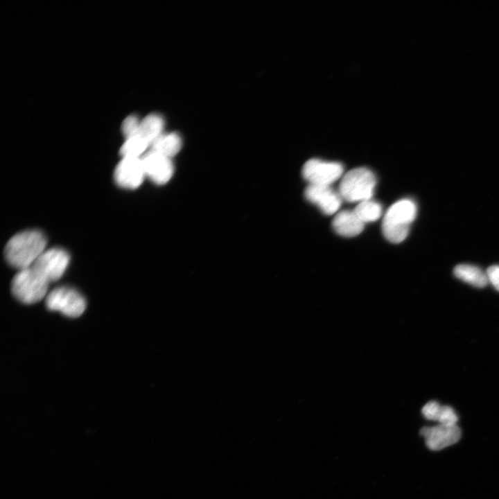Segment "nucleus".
Segmentation results:
<instances>
[{
	"label": "nucleus",
	"instance_id": "obj_21",
	"mask_svg": "<svg viewBox=\"0 0 499 499\" xmlns=\"http://www.w3.org/2000/svg\"><path fill=\"white\" fill-rule=\"evenodd\" d=\"M486 274L488 281L499 291V265H493L489 267L487 270Z\"/></svg>",
	"mask_w": 499,
	"mask_h": 499
},
{
	"label": "nucleus",
	"instance_id": "obj_9",
	"mask_svg": "<svg viewBox=\"0 0 499 499\" xmlns=\"http://www.w3.org/2000/svg\"><path fill=\"white\" fill-rule=\"evenodd\" d=\"M146 177L153 183L163 185L168 183L174 173L171 158L152 150L141 157Z\"/></svg>",
	"mask_w": 499,
	"mask_h": 499
},
{
	"label": "nucleus",
	"instance_id": "obj_20",
	"mask_svg": "<svg viewBox=\"0 0 499 499\" xmlns=\"http://www.w3.org/2000/svg\"><path fill=\"white\" fill-rule=\"evenodd\" d=\"M441 406L437 401H429L423 407L422 414L428 420L437 421Z\"/></svg>",
	"mask_w": 499,
	"mask_h": 499
},
{
	"label": "nucleus",
	"instance_id": "obj_2",
	"mask_svg": "<svg viewBox=\"0 0 499 499\" xmlns=\"http://www.w3.org/2000/svg\"><path fill=\"white\" fill-rule=\"evenodd\" d=\"M417 215L416 204L410 199H403L393 204L386 212L382 230L390 242L399 243L407 237L410 223Z\"/></svg>",
	"mask_w": 499,
	"mask_h": 499
},
{
	"label": "nucleus",
	"instance_id": "obj_3",
	"mask_svg": "<svg viewBox=\"0 0 499 499\" xmlns=\"http://www.w3.org/2000/svg\"><path fill=\"white\" fill-rule=\"evenodd\" d=\"M49 282L33 266L20 270L14 276L11 291L14 297L26 304L38 302L48 295Z\"/></svg>",
	"mask_w": 499,
	"mask_h": 499
},
{
	"label": "nucleus",
	"instance_id": "obj_10",
	"mask_svg": "<svg viewBox=\"0 0 499 499\" xmlns=\"http://www.w3.org/2000/svg\"><path fill=\"white\" fill-rule=\"evenodd\" d=\"M420 434L424 437L429 449L439 450L457 443L461 437V430L457 424H438L422 428Z\"/></svg>",
	"mask_w": 499,
	"mask_h": 499
},
{
	"label": "nucleus",
	"instance_id": "obj_4",
	"mask_svg": "<svg viewBox=\"0 0 499 499\" xmlns=\"http://www.w3.org/2000/svg\"><path fill=\"white\" fill-rule=\"evenodd\" d=\"M376 183L374 174L368 168H353L343 176L338 193L347 202H360L371 200Z\"/></svg>",
	"mask_w": 499,
	"mask_h": 499
},
{
	"label": "nucleus",
	"instance_id": "obj_1",
	"mask_svg": "<svg viewBox=\"0 0 499 499\" xmlns=\"http://www.w3.org/2000/svg\"><path fill=\"white\" fill-rule=\"evenodd\" d=\"M47 240L37 229H29L14 235L6 245L4 256L8 263L18 270L33 265L45 251Z\"/></svg>",
	"mask_w": 499,
	"mask_h": 499
},
{
	"label": "nucleus",
	"instance_id": "obj_16",
	"mask_svg": "<svg viewBox=\"0 0 499 499\" xmlns=\"http://www.w3.org/2000/svg\"><path fill=\"white\" fill-rule=\"evenodd\" d=\"M353 211L365 223L378 220L382 214V207L378 202L368 200L360 202Z\"/></svg>",
	"mask_w": 499,
	"mask_h": 499
},
{
	"label": "nucleus",
	"instance_id": "obj_11",
	"mask_svg": "<svg viewBox=\"0 0 499 499\" xmlns=\"http://www.w3.org/2000/svg\"><path fill=\"white\" fill-rule=\"evenodd\" d=\"M307 200L316 204L326 215L335 213L341 205L342 198L339 193L330 186L309 184L304 191Z\"/></svg>",
	"mask_w": 499,
	"mask_h": 499
},
{
	"label": "nucleus",
	"instance_id": "obj_13",
	"mask_svg": "<svg viewBox=\"0 0 499 499\" xmlns=\"http://www.w3.org/2000/svg\"><path fill=\"white\" fill-rule=\"evenodd\" d=\"M152 150L172 158L182 147V139L177 132L162 133L150 145Z\"/></svg>",
	"mask_w": 499,
	"mask_h": 499
},
{
	"label": "nucleus",
	"instance_id": "obj_15",
	"mask_svg": "<svg viewBox=\"0 0 499 499\" xmlns=\"http://www.w3.org/2000/svg\"><path fill=\"white\" fill-rule=\"evenodd\" d=\"M164 120L156 113L150 114L141 120L138 135L145 139L150 146L163 132Z\"/></svg>",
	"mask_w": 499,
	"mask_h": 499
},
{
	"label": "nucleus",
	"instance_id": "obj_5",
	"mask_svg": "<svg viewBox=\"0 0 499 499\" xmlns=\"http://www.w3.org/2000/svg\"><path fill=\"white\" fill-rule=\"evenodd\" d=\"M46 306L50 310L58 311L69 317H77L84 313L86 301L77 290L69 286H60L46 295Z\"/></svg>",
	"mask_w": 499,
	"mask_h": 499
},
{
	"label": "nucleus",
	"instance_id": "obj_12",
	"mask_svg": "<svg viewBox=\"0 0 499 499\" xmlns=\"http://www.w3.org/2000/svg\"><path fill=\"white\" fill-rule=\"evenodd\" d=\"M332 225L336 233L346 237L357 236L364 229V222L351 210L339 212L334 217Z\"/></svg>",
	"mask_w": 499,
	"mask_h": 499
},
{
	"label": "nucleus",
	"instance_id": "obj_7",
	"mask_svg": "<svg viewBox=\"0 0 499 499\" xmlns=\"http://www.w3.org/2000/svg\"><path fill=\"white\" fill-rule=\"evenodd\" d=\"M343 173V166L338 162L310 159L303 166V177L309 184L330 186L338 180Z\"/></svg>",
	"mask_w": 499,
	"mask_h": 499
},
{
	"label": "nucleus",
	"instance_id": "obj_8",
	"mask_svg": "<svg viewBox=\"0 0 499 499\" xmlns=\"http://www.w3.org/2000/svg\"><path fill=\"white\" fill-rule=\"evenodd\" d=\"M145 177L141 157H122L114 171L115 183L123 189H135Z\"/></svg>",
	"mask_w": 499,
	"mask_h": 499
},
{
	"label": "nucleus",
	"instance_id": "obj_19",
	"mask_svg": "<svg viewBox=\"0 0 499 499\" xmlns=\"http://www.w3.org/2000/svg\"><path fill=\"white\" fill-rule=\"evenodd\" d=\"M458 417L454 410L448 405H442L437 420L439 424L452 426L456 425Z\"/></svg>",
	"mask_w": 499,
	"mask_h": 499
},
{
	"label": "nucleus",
	"instance_id": "obj_18",
	"mask_svg": "<svg viewBox=\"0 0 499 499\" xmlns=\"http://www.w3.org/2000/svg\"><path fill=\"white\" fill-rule=\"evenodd\" d=\"M141 120L136 115L127 116L122 123V131L125 138L138 135Z\"/></svg>",
	"mask_w": 499,
	"mask_h": 499
},
{
	"label": "nucleus",
	"instance_id": "obj_17",
	"mask_svg": "<svg viewBox=\"0 0 499 499\" xmlns=\"http://www.w3.org/2000/svg\"><path fill=\"white\" fill-rule=\"evenodd\" d=\"M150 144L139 135L126 138L123 143L120 154L122 157H141Z\"/></svg>",
	"mask_w": 499,
	"mask_h": 499
},
{
	"label": "nucleus",
	"instance_id": "obj_14",
	"mask_svg": "<svg viewBox=\"0 0 499 499\" xmlns=\"http://www.w3.org/2000/svg\"><path fill=\"white\" fill-rule=\"evenodd\" d=\"M453 273L457 279L474 287L484 288L489 282L486 273L473 265L459 264L455 267Z\"/></svg>",
	"mask_w": 499,
	"mask_h": 499
},
{
	"label": "nucleus",
	"instance_id": "obj_6",
	"mask_svg": "<svg viewBox=\"0 0 499 499\" xmlns=\"http://www.w3.org/2000/svg\"><path fill=\"white\" fill-rule=\"evenodd\" d=\"M70 261V255L61 247L46 249L32 265L49 283L60 279Z\"/></svg>",
	"mask_w": 499,
	"mask_h": 499
}]
</instances>
